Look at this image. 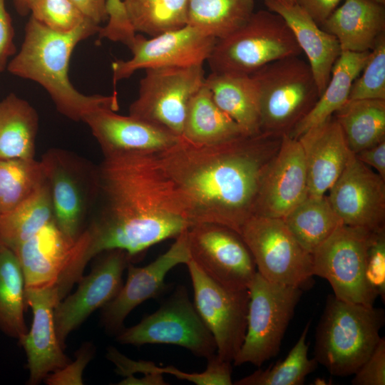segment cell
Here are the masks:
<instances>
[{"label": "cell", "mask_w": 385, "mask_h": 385, "mask_svg": "<svg viewBox=\"0 0 385 385\" xmlns=\"http://www.w3.org/2000/svg\"><path fill=\"white\" fill-rule=\"evenodd\" d=\"M103 156L97 165L92 211L56 282L62 295L70 292L88 263L101 252L122 250L133 260L191 226L158 153Z\"/></svg>", "instance_id": "6da1fadb"}, {"label": "cell", "mask_w": 385, "mask_h": 385, "mask_svg": "<svg viewBox=\"0 0 385 385\" xmlns=\"http://www.w3.org/2000/svg\"><path fill=\"white\" fill-rule=\"evenodd\" d=\"M282 138L260 133L212 145L180 138L158 153L190 225L215 223L240 234L254 215L263 177Z\"/></svg>", "instance_id": "7a4b0ae2"}, {"label": "cell", "mask_w": 385, "mask_h": 385, "mask_svg": "<svg viewBox=\"0 0 385 385\" xmlns=\"http://www.w3.org/2000/svg\"><path fill=\"white\" fill-rule=\"evenodd\" d=\"M101 26L90 20L68 33L54 31L31 16L25 26L20 51L8 63L11 74L32 80L43 87L58 111L80 121L103 106L119 107L117 93L111 96H86L78 92L68 78V66L75 46L98 33Z\"/></svg>", "instance_id": "3957f363"}, {"label": "cell", "mask_w": 385, "mask_h": 385, "mask_svg": "<svg viewBox=\"0 0 385 385\" xmlns=\"http://www.w3.org/2000/svg\"><path fill=\"white\" fill-rule=\"evenodd\" d=\"M384 323L381 308L329 295L316 329L315 359L332 375H353L377 345Z\"/></svg>", "instance_id": "277c9868"}, {"label": "cell", "mask_w": 385, "mask_h": 385, "mask_svg": "<svg viewBox=\"0 0 385 385\" xmlns=\"http://www.w3.org/2000/svg\"><path fill=\"white\" fill-rule=\"evenodd\" d=\"M250 76L257 91L263 133L289 135L319 98L312 70L299 56L272 61Z\"/></svg>", "instance_id": "5b68a950"}, {"label": "cell", "mask_w": 385, "mask_h": 385, "mask_svg": "<svg viewBox=\"0 0 385 385\" xmlns=\"http://www.w3.org/2000/svg\"><path fill=\"white\" fill-rule=\"evenodd\" d=\"M301 53L282 17L260 10L237 30L217 39L207 62L211 72L250 76L272 61Z\"/></svg>", "instance_id": "8992f818"}, {"label": "cell", "mask_w": 385, "mask_h": 385, "mask_svg": "<svg viewBox=\"0 0 385 385\" xmlns=\"http://www.w3.org/2000/svg\"><path fill=\"white\" fill-rule=\"evenodd\" d=\"M248 291L246 334L232 362L260 367L278 354L303 290L271 282L257 272Z\"/></svg>", "instance_id": "52a82bcc"}, {"label": "cell", "mask_w": 385, "mask_h": 385, "mask_svg": "<svg viewBox=\"0 0 385 385\" xmlns=\"http://www.w3.org/2000/svg\"><path fill=\"white\" fill-rule=\"evenodd\" d=\"M375 232L342 224L312 254L314 275L327 279L337 299L374 306L378 294L365 271Z\"/></svg>", "instance_id": "ba28073f"}, {"label": "cell", "mask_w": 385, "mask_h": 385, "mask_svg": "<svg viewBox=\"0 0 385 385\" xmlns=\"http://www.w3.org/2000/svg\"><path fill=\"white\" fill-rule=\"evenodd\" d=\"M40 161L50 188L54 222L75 242L83 230L95 202L97 165L58 148L48 150Z\"/></svg>", "instance_id": "9c48e42d"}, {"label": "cell", "mask_w": 385, "mask_h": 385, "mask_svg": "<svg viewBox=\"0 0 385 385\" xmlns=\"http://www.w3.org/2000/svg\"><path fill=\"white\" fill-rule=\"evenodd\" d=\"M240 235L265 279L302 290L310 286L314 276L312 255L297 242L283 219L252 215Z\"/></svg>", "instance_id": "30bf717a"}, {"label": "cell", "mask_w": 385, "mask_h": 385, "mask_svg": "<svg viewBox=\"0 0 385 385\" xmlns=\"http://www.w3.org/2000/svg\"><path fill=\"white\" fill-rule=\"evenodd\" d=\"M116 340L123 344H173L207 359L217 351L214 338L186 289L180 286L155 312L137 324L123 328Z\"/></svg>", "instance_id": "8fae6325"}, {"label": "cell", "mask_w": 385, "mask_h": 385, "mask_svg": "<svg viewBox=\"0 0 385 385\" xmlns=\"http://www.w3.org/2000/svg\"><path fill=\"white\" fill-rule=\"evenodd\" d=\"M205 79L202 66L146 69L129 115L181 137L188 104Z\"/></svg>", "instance_id": "7c38bea8"}, {"label": "cell", "mask_w": 385, "mask_h": 385, "mask_svg": "<svg viewBox=\"0 0 385 385\" xmlns=\"http://www.w3.org/2000/svg\"><path fill=\"white\" fill-rule=\"evenodd\" d=\"M186 265L194 305L214 338L216 353L232 363L246 334L249 291L224 287L205 274L191 259Z\"/></svg>", "instance_id": "4fadbf2b"}, {"label": "cell", "mask_w": 385, "mask_h": 385, "mask_svg": "<svg viewBox=\"0 0 385 385\" xmlns=\"http://www.w3.org/2000/svg\"><path fill=\"white\" fill-rule=\"evenodd\" d=\"M186 234L190 258L205 274L229 289H248L257 271L237 232L202 222L191 225Z\"/></svg>", "instance_id": "5bb4252c"}, {"label": "cell", "mask_w": 385, "mask_h": 385, "mask_svg": "<svg viewBox=\"0 0 385 385\" xmlns=\"http://www.w3.org/2000/svg\"><path fill=\"white\" fill-rule=\"evenodd\" d=\"M216 40L188 24L150 38L135 34L128 47L132 58L111 64L113 82L128 78L139 69L203 66Z\"/></svg>", "instance_id": "9a60e30c"}, {"label": "cell", "mask_w": 385, "mask_h": 385, "mask_svg": "<svg viewBox=\"0 0 385 385\" xmlns=\"http://www.w3.org/2000/svg\"><path fill=\"white\" fill-rule=\"evenodd\" d=\"M96 257L91 272L78 282L77 289L54 308L56 332L64 349L69 334L116 296L123 285V272L132 261L125 251L118 249L103 252Z\"/></svg>", "instance_id": "2e32d148"}, {"label": "cell", "mask_w": 385, "mask_h": 385, "mask_svg": "<svg viewBox=\"0 0 385 385\" xmlns=\"http://www.w3.org/2000/svg\"><path fill=\"white\" fill-rule=\"evenodd\" d=\"M328 192L344 225L371 231L384 229L385 180L354 153Z\"/></svg>", "instance_id": "e0dca14e"}, {"label": "cell", "mask_w": 385, "mask_h": 385, "mask_svg": "<svg viewBox=\"0 0 385 385\" xmlns=\"http://www.w3.org/2000/svg\"><path fill=\"white\" fill-rule=\"evenodd\" d=\"M186 231L175 238L170 247L144 267L129 262L127 278L116 296L103 307L101 322L106 331L118 334L126 317L145 301L160 295L165 288V279L175 266L190 260Z\"/></svg>", "instance_id": "ac0fdd59"}, {"label": "cell", "mask_w": 385, "mask_h": 385, "mask_svg": "<svg viewBox=\"0 0 385 385\" xmlns=\"http://www.w3.org/2000/svg\"><path fill=\"white\" fill-rule=\"evenodd\" d=\"M307 195L302 146L298 139L284 135L263 177L254 215L284 219Z\"/></svg>", "instance_id": "d6986e66"}, {"label": "cell", "mask_w": 385, "mask_h": 385, "mask_svg": "<svg viewBox=\"0 0 385 385\" xmlns=\"http://www.w3.org/2000/svg\"><path fill=\"white\" fill-rule=\"evenodd\" d=\"M25 298L33 321L30 330L19 342L27 358L28 384L36 385L71 359L63 351L55 326L54 308L60 302L56 286L25 288Z\"/></svg>", "instance_id": "ffe728a7"}, {"label": "cell", "mask_w": 385, "mask_h": 385, "mask_svg": "<svg viewBox=\"0 0 385 385\" xmlns=\"http://www.w3.org/2000/svg\"><path fill=\"white\" fill-rule=\"evenodd\" d=\"M118 107L107 106L86 114L83 120L90 128L103 155L123 153H159L178 142L170 132L135 118L115 113Z\"/></svg>", "instance_id": "44dd1931"}, {"label": "cell", "mask_w": 385, "mask_h": 385, "mask_svg": "<svg viewBox=\"0 0 385 385\" xmlns=\"http://www.w3.org/2000/svg\"><path fill=\"white\" fill-rule=\"evenodd\" d=\"M304 154L309 197L325 195L343 171L351 152L334 115L297 138Z\"/></svg>", "instance_id": "7402d4cb"}, {"label": "cell", "mask_w": 385, "mask_h": 385, "mask_svg": "<svg viewBox=\"0 0 385 385\" xmlns=\"http://www.w3.org/2000/svg\"><path fill=\"white\" fill-rule=\"evenodd\" d=\"M268 10L282 17L309 61L319 96L326 88L342 50L335 36L323 30L297 4L264 0Z\"/></svg>", "instance_id": "603a6c76"}, {"label": "cell", "mask_w": 385, "mask_h": 385, "mask_svg": "<svg viewBox=\"0 0 385 385\" xmlns=\"http://www.w3.org/2000/svg\"><path fill=\"white\" fill-rule=\"evenodd\" d=\"M74 242L53 220L15 248L25 288L55 285L71 257Z\"/></svg>", "instance_id": "cb8c5ba5"}, {"label": "cell", "mask_w": 385, "mask_h": 385, "mask_svg": "<svg viewBox=\"0 0 385 385\" xmlns=\"http://www.w3.org/2000/svg\"><path fill=\"white\" fill-rule=\"evenodd\" d=\"M320 27L336 37L342 51H370L385 34L384 4L344 0Z\"/></svg>", "instance_id": "d4e9b609"}, {"label": "cell", "mask_w": 385, "mask_h": 385, "mask_svg": "<svg viewBox=\"0 0 385 385\" xmlns=\"http://www.w3.org/2000/svg\"><path fill=\"white\" fill-rule=\"evenodd\" d=\"M204 83L218 107L244 134L261 133L257 91L250 75L211 72Z\"/></svg>", "instance_id": "484cf974"}, {"label": "cell", "mask_w": 385, "mask_h": 385, "mask_svg": "<svg viewBox=\"0 0 385 385\" xmlns=\"http://www.w3.org/2000/svg\"><path fill=\"white\" fill-rule=\"evenodd\" d=\"M369 54V51H342L318 101L289 136L297 139L309 129L332 117L348 101L351 86L366 64Z\"/></svg>", "instance_id": "4316f807"}, {"label": "cell", "mask_w": 385, "mask_h": 385, "mask_svg": "<svg viewBox=\"0 0 385 385\" xmlns=\"http://www.w3.org/2000/svg\"><path fill=\"white\" fill-rule=\"evenodd\" d=\"M242 135H247L218 107L204 83L188 104L181 138L193 144L212 145Z\"/></svg>", "instance_id": "83f0119b"}, {"label": "cell", "mask_w": 385, "mask_h": 385, "mask_svg": "<svg viewBox=\"0 0 385 385\" xmlns=\"http://www.w3.org/2000/svg\"><path fill=\"white\" fill-rule=\"evenodd\" d=\"M38 128L36 111L14 93L0 101V159L34 158Z\"/></svg>", "instance_id": "f1b7e54d"}, {"label": "cell", "mask_w": 385, "mask_h": 385, "mask_svg": "<svg viewBox=\"0 0 385 385\" xmlns=\"http://www.w3.org/2000/svg\"><path fill=\"white\" fill-rule=\"evenodd\" d=\"M333 115L354 154L385 140V100H348Z\"/></svg>", "instance_id": "f546056e"}, {"label": "cell", "mask_w": 385, "mask_h": 385, "mask_svg": "<svg viewBox=\"0 0 385 385\" xmlns=\"http://www.w3.org/2000/svg\"><path fill=\"white\" fill-rule=\"evenodd\" d=\"M283 220L297 242L311 255L343 224L326 195L307 196Z\"/></svg>", "instance_id": "4dcf8cb0"}, {"label": "cell", "mask_w": 385, "mask_h": 385, "mask_svg": "<svg viewBox=\"0 0 385 385\" xmlns=\"http://www.w3.org/2000/svg\"><path fill=\"white\" fill-rule=\"evenodd\" d=\"M53 220L47 179L43 185L14 209L0 217V236L12 250Z\"/></svg>", "instance_id": "1f68e13d"}, {"label": "cell", "mask_w": 385, "mask_h": 385, "mask_svg": "<svg viewBox=\"0 0 385 385\" xmlns=\"http://www.w3.org/2000/svg\"><path fill=\"white\" fill-rule=\"evenodd\" d=\"M25 283L15 252L4 246L0 251V330L19 340L26 332L24 320Z\"/></svg>", "instance_id": "d6a6232c"}, {"label": "cell", "mask_w": 385, "mask_h": 385, "mask_svg": "<svg viewBox=\"0 0 385 385\" xmlns=\"http://www.w3.org/2000/svg\"><path fill=\"white\" fill-rule=\"evenodd\" d=\"M255 0H188V24L217 39L243 25Z\"/></svg>", "instance_id": "836d02e7"}, {"label": "cell", "mask_w": 385, "mask_h": 385, "mask_svg": "<svg viewBox=\"0 0 385 385\" xmlns=\"http://www.w3.org/2000/svg\"><path fill=\"white\" fill-rule=\"evenodd\" d=\"M135 32L150 37L188 24V0H123Z\"/></svg>", "instance_id": "e575fe53"}, {"label": "cell", "mask_w": 385, "mask_h": 385, "mask_svg": "<svg viewBox=\"0 0 385 385\" xmlns=\"http://www.w3.org/2000/svg\"><path fill=\"white\" fill-rule=\"evenodd\" d=\"M107 359L115 366V372L125 377L135 373L144 375L168 374L197 385H231V362L223 360L217 353L208 357L206 369L201 373H186L173 366L159 367L150 361H135L128 358L114 346L107 349Z\"/></svg>", "instance_id": "d590c367"}, {"label": "cell", "mask_w": 385, "mask_h": 385, "mask_svg": "<svg viewBox=\"0 0 385 385\" xmlns=\"http://www.w3.org/2000/svg\"><path fill=\"white\" fill-rule=\"evenodd\" d=\"M41 161L0 159V217L34 194L46 182Z\"/></svg>", "instance_id": "8d00e7d4"}, {"label": "cell", "mask_w": 385, "mask_h": 385, "mask_svg": "<svg viewBox=\"0 0 385 385\" xmlns=\"http://www.w3.org/2000/svg\"><path fill=\"white\" fill-rule=\"evenodd\" d=\"M311 321L308 322L301 335L287 356L281 361L266 369H259L236 381L235 385H302L308 374L318 364L314 357H308L307 336Z\"/></svg>", "instance_id": "74e56055"}, {"label": "cell", "mask_w": 385, "mask_h": 385, "mask_svg": "<svg viewBox=\"0 0 385 385\" xmlns=\"http://www.w3.org/2000/svg\"><path fill=\"white\" fill-rule=\"evenodd\" d=\"M385 100V34L377 41L359 75L354 80L349 100Z\"/></svg>", "instance_id": "f35d334b"}, {"label": "cell", "mask_w": 385, "mask_h": 385, "mask_svg": "<svg viewBox=\"0 0 385 385\" xmlns=\"http://www.w3.org/2000/svg\"><path fill=\"white\" fill-rule=\"evenodd\" d=\"M28 6L32 17L59 33L71 32L88 20L71 0H29Z\"/></svg>", "instance_id": "ab89813d"}, {"label": "cell", "mask_w": 385, "mask_h": 385, "mask_svg": "<svg viewBox=\"0 0 385 385\" xmlns=\"http://www.w3.org/2000/svg\"><path fill=\"white\" fill-rule=\"evenodd\" d=\"M108 20L98 31L99 39L107 38L129 47L136 34L128 18L123 0H108Z\"/></svg>", "instance_id": "60d3db41"}, {"label": "cell", "mask_w": 385, "mask_h": 385, "mask_svg": "<svg viewBox=\"0 0 385 385\" xmlns=\"http://www.w3.org/2000/svg\"><path fill=\"white\" fill-rule=\"evenodd\" d=\"M366 279L369 286L385 302V228L376 231L368 250Z\"/></svg>", "instance_id": "b9f144b4"}, {"label": "cell", "mask_w": 385, "mask_h": 385, "mask_svg": "<svg viewBox=\"0 0 385 385\" xmlns=\"http://www.w3.org/2000/svg\"><path fill=\"white\" fill-rule=\"evenodd\" d=\"M94 348L91 343H84L75 354V359L63 367L48 374L45 382L48 385H82L83 373L93 358Z\"/></svg>", "instance_id": "7bdbcfd3"}, {"label": "cell", "mask_w": 385, "mask_h": 385, "mask_svg": "<svg viewBox=\"0 0 385 385\" xmlns=\"http://www.w3.org/2000/svg\"><path fill=\"white\" fill-rule=\"evenodd\" d=\"M354 385L385 384V338L381 337L368 359L354 374Z\"/></svg>", "instance_id": "ee69618b"}, {"label": "cell", "mask_w": 385, "mask_h": 385, "mask_svg": "<svg viewBox=\"0 0 385 385\" xmlns=\"http://www.w3.org/2000/svg\"><path fill=\"white\" fill-rule=\"evenodd\" d=\"M14 38L11 16L6 9L5 0H0V73L7 67L9 58L16 53Z\"/></svg>", "instance_id": "f6af8a7d"}, {"label": "cell", "mask_w": 385, "mask_h": 385, "mask_svg": "<svg viewBox=\"0 0 385 385\" xmlns=\"http://www.w3.org/2000/svg\"><path fill=\"white\" fill-rule=\"evenodd\" d=\"M342 0H297L300 6L319 26L332 14Z\"/></svg>", "instance_id": "bcb514c9"}, {"label": "cell", "mask_w": 385, "mask_h": 385, "mask_svg": "<svg viewBox=\"0 0 385 385\" xmlns=\"http://www.w3.org/2000/svg\"><path fill=\"white\" fill-rule=\"evenodd\" d=\"M354 155L363 163L374 168L385 180V140Z\"/></svg>", "instance_id": "7dc6e473"}, {"label": "cell", "mask_w": 385, "mask_h": 385, "mask_svg": "<svg viewBox=\"0 0 385 385\" xmlns=\"http://www.w3.org/2000/svg\"><path fill=\"white\" fill-rule=\"evenodd\" d=\"M83 16L99 25L108 20V0H71Z\"/></svg>", "instance_id": "c3c4849f"}, {"label": "cell", "mask_w": 385, "mask_h": 385, "mask_svg": "<svg viewBox=\"0 0 385 385\" xmlns=\"http://www.w3.org/2000/svg\"><path fill=\"white\" fill-rule=\"evenodd\" d=\"M118 384L123 385H163L166 384L163 374L144 375L142 378H136L133 376H126Z\"/></svg>", "instance_id": "681fc988"}, {"label": "cell", "mask_w": 385, "mask_h": 385, "mask_svg": "<svg viewBox=\"0 0 385 385\" xmlns=\"http://www.w3.org/2000/svg\"><path fill=\"white\" fill-rule=\"evenodd\" d=\"M28 1L29 0H14L16 9L21 16L26 15L29 12Z\"/></svg>", "instance_id": "f907efd6"}, {"label": "cell", "mask_w": 385, "mask_h": 385, "mask_svg": "<svg viewBox=\"0 0 385 385\" xmlns=\"http://www.w3.org/2000/svg\"><path fill=\"white\" fill-rule=\"evenodd\" d=\"M282 4H297V0H277Z\"/></svg>", "instance_id": "816d5d0a"}, {"label": "cell", "mask_w": 385, "mask_h": 385, "mask_svg": "<svg viewBox=\"0 0 385 385\" xmlns=\"http://www.w3.org/2000/svg\"><path fill=\"white\" fill-rule=\"evenodd\" d=\"M5 246V245L4 244L1 238V236H0V251L1 250V249Z\"/></svg>", "instance_id": "f5cc1de1"}, {"label": "cell", "mask_w": 385, "mask_h": 385, "mask_svg": "<svg viewBox=\"0 0 385 385\" xmlns=\"http://www.w3.org/2000/svg\"><path fill=\"white\" fill-rule=\"evenodd\" d=\"M372 1H374L376 2L380 3L382 4H385V0H372Z\"/></svg>", "instance_id": "db71d44e"}]
</instances>
